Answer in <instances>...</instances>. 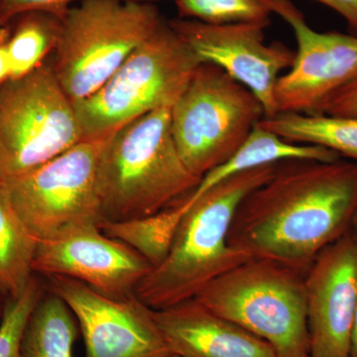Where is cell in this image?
<instances>
[{
	"label": "cell",
	"mask_w": 357,
	"mask_h": 357,
	"mask_svg": "<svg viewBox=\"0 0 357 357\" xmlns=\"http://www.w3.org/2000/svg\"><path fill=\"white\" fill-rule=\"evenodd\" d=\"M152 269L139 253L98 227H79L38 241L33 261L36 273L76 279L110 296L135 292Z\"/></svg>",
	"instance_id": "cell-14"
},
{
	"label": "cell",
	"mask_w": 357,
	"mask_h": 357,
	"mask_svg": "<svg viewBox=\"0 0 357 357\" xmlns=\"http://www.w3.org/2000/svg\"><path fill=\"white\" fill-rule=\"evenodd\" d=\"M271 8L290 26L298 46L275 89L278 114H319L333 93L357 77V36L316 31L290 0H271Z\"/></svg>",
	"instance_id": "cell-11"
},
{
	"label": "cell",
	"mask_w": 357,
	"mask_h": 357,
	"mask_svg": "<svg viewBox=\"0 0 357 357\" xmlns=\"http://www.w3.org/2000/svg\"><path fill=\"white\" fill-rule=\"evenodd\" d=\"M44 287L33 276L22 295L7 297L0 324V357L21 356V340L30 314L43 295Z\"/></svg>",
	"instance_id": "cell-23"
},
{
	"label": "cell",
	"mask_w": 357,
	"mask_h": 357,
	"mask_svg": "<svg viewBox=\"0 0 357 357\" xmlns=\"http://www.w3.org/2000/svg\"><path fill=\"white\" fill-rule=\"evenodd\" d=\"M105 138L81 141L31 172L3 181L14 210L37 241L105 222L98 167Z\"/></svg>",
	"instance_id": "cell-9"
},
{
	"label": "cell",
	"mask_w": 357,
	"mask_h": 357,
	"mask_svg": "<svg viewBox=\"0 0 357 357\" xmlns=\"http://www.w3.org/2000/svg\"><path fill=\"white\" fill-rule=\"evenodd\" d=\"M50 291L59 296L79 325L84 357H166L170 356L155 321L153 310L135 292L110 296L76 279L52 276Z\"/></svg>",
	"instance_id": "cell-10"
},
{
	"label": "cell",
	"mask_w": 357,
	"mask_h": 357,
	"mask_svg": "<svg viewBox=\"0 0 357 357\" xmlns=\"http://www.w3.org/2000/svg\"><path fill=\"white\" fill-rule=\"evenodd\" d=\"M164 23L151 1L82 0L70 6L51 60L70 100L96 93Z\"/></svg>",
	"instance_id": "cell-4"
},
{
	"label": "cell",
	"mask_w": 357,
	"mask_h": 357,
	"mask_svg": "<svg viewBox=\"0 0 357 357\" xmlns=\"http://www.w3.org/2000/svg\"><path fill=\"white\" fill-rule=\"evenodd\" d=\"M166 357H180V356H176V354H170V356H168Z\"/></svg>",
	"instance_id": "cell-30"
},
{
	"label": "cell",
	"mask_w": 357,
	"mask_h": 357,
	"mask_svg": "<svg viewBox=\"0 0 357 357\" xmlns=\"http://www.w3.org/2000/svg\"><path fill=\"white\" fill-rule=\"evenodd\" d=\"M178 18L208 24L270 22L271 0H176Z\"/></svg>",
	"instance_id": "cell-22"
},
{
	"label": "cell",
	"mask_w": 357,
	"mask_h": 357,
	"mask_svg": "<svg viewBox=\"0 0 357 357\" xmlns=\"http://www.w3.org/2000/svg\"><path fill=\"white\" fill-rule=\"evenodd\" d=\"M352 229H354L357 238V215L354 218V223H352ZM351 357H357V304L351 333Z\"/></svg>",
	"instance_id": "cell-28"
},
{
	"label": "cell",
	"mask_w": 357,
	"mask_h": 357,
	"mask_svg": "<svg viewBox=\"0 0 357 357\" xmlns=\"http://www.w3.org/2000/svg\"><path fill=\"white\" fill-rule=\"evenodd\" d=\"M79 1L82 0H0V27L10 24L17 16L29 11H48L64 16L70 6Z\"/></svg>",
	"instance_id": "cell-24"
},
{
	"label": "cell",
	"mask_w": 357,
	"mask_h": 357,
	"mask_svg": "<svg viewBox=\"0 0 357 357\" xmlns=\"http://www.w3.org/2000/svg\"><path fill=\"white\" fill-rule=\"evenodd\" d=\"M310 357H351L357 304L354 229L326 246L304 277Z\"/></svg>",
	"instance_id": "cell-13"
},
{
	"label": "cell",
	"mask_w": 357,
	"mask_h": 357,
	"mask_svg": "<svg viewBox=\"0 0 357 357\" xmlns=\"http://www.w3.org/2000/svg\"><path fill=\"white\" fill-rule=\"evenodd\" d=\"M183 199L165 210L123 222L105 220L100 225L105 236L126 243L145 258L152 268L165 261L187 211Z\"/></svg>",
	"instance_id": "cell-20"
},
{
	"label": "cell",
	"mask_w": 357,
	"mask_h": 357,
	"mask_svg": "<svg viewBox=\"0 0 357 357\" xmlns=\"http://www.w3.org/2000/svg\"><path fill=\"white\" fill-rule=\"evenodd\" d=\"M83 140L51 61L0 86V180L31 172Z\"/></svg>",
	"instance_id": "cell-8"
},
{
	"label": "cell",
	"mask_w": 357,
	"mask_h": 357,
	"mask_svg": "<svg viewBox=\"0 0 357 357\" xmlns=\"http://www.w3.org/2000/svg\"><path fill=\"white\" fill-rule=\"evenodd\" d=\"M305 273L280 263L248 259L194 298L273 347L278 357H309Z\"/></svg>",
	"instance_id": "cell-5"
},
{
	"label": "cell",
	"mask_w": 357,
	"mask_h": 357,
	"mask_svg": "<svg viewBox=\"0 0 357 357\" xmlns=\"http://www.w3.org/2000/svg\"><path fill=\"white\" fill-rule=\"evenodd\" d=\"M171 107L143 115L105 138L98 167L105 220L154 215L198 187L202 178L188 170L176 147Z\"/></svg>",
	"instance_id": "cell-3"
},
{
	"label": "cell",
	"mask_w": 357,
	"mask_h": 357,
	"mask_svg": "<svg viewBox=\"0 0 357 357\" xmlns=\"http://www.w3.org/2000/svg\"><path fill=\"white\" fill-rule=\"evenodd\" d=\"M64 301L50 291L34 307L21 340L22 357H73L79 328Z\"/></svg>",
	"instance_id": "cell-18"
},
{
	"label": "cell",
	"mask_w": 357,
	"mask_h": 357,
	"mask_svg": "<svg viewBox=\"0 0 357 357\" xmlns=\"http://www.w3.org/2000/svg\"><path fill=\"white\" fill-rule=\"evenodd\" d=\"M259 124L283 139L325 147L357 163V117L279 112Z\"/></svg>",
	"instance_id": "cell-17"
},
{
	"label": "cell",
	"mask_w": 357,
	"mask_h": 357,
	"mask_svg": "<svg viewBox=\"0 0 357 357\" xmlns=\"http://www.w3.org/2000/svg\"><path fill=\"white\" fill-rule=\"evenodd\" d=\"M278 163L237 174L184 203L188 208L165 261L140 281L135 294L152 310L194 299L225 272L250 259L232 248L229 232L239 204L273 175Z\"/></svg>",
	"instance_id": "cell-2"
},
{
	"label": "cell",
	"mask_w": 357,
	"mask_h": 357,
	"mask_svg": "<svg viewBox=\"0 0 357 357\" xmlns=\"http://www.w3.org/2000/svg\"><path fill=\"white\" fill-rule=\"evenodd\" d=\"M202 63L165 21L96 93L74 102L84 140L102 139L143 115L173 105Z\"/></svg>",
	"instance_id": "cell-6"
},
{
	"label": "cell",
	"mask_w": 357,
	"mask_h": 357,
	"mask_svg": "<svg viewBox=\"0 0 357 357\" xmlns=\"http://www.w3.org/2000/svg\"><path fill=\"white\" fill-rule=\"evenodd\" d=\"M357 163L288 160L239 204L229 243L250 259L306 273L314 258L351 229Z\"/></svg>",
	"instance_id": "cell-1"
},
{
	"label": "cell",
	"mask_w": 357,
	"mask_h": 357,
	"mask_svg": "<svg viewBox=\"0 0 357 357\" xmlns=\"http://www.w3.org/2000/svg\"><path fill=\"white\" fill-rule=\"evenodd\" d=\"M169 23L202 62L217 66L246 86L261 102L264 117L278 114L275 89L295 52L279 42H265L270 22L208 24L178 18Z\"/></svg>",
	"instance_id": "cell-12"
},
{
	"label": "cell",
	"mask_w": 357,
	"mask_h": 357,
	"mask_svg": "<svg viewBox=\"0 0 357 357\" xmlns=\"http://www.w3.org/2000/svg\"><path fill=\"white\" fill-rule=\"evenodd\" d=\"M153 316L169 351L180 357H278L264 340L196 299L153 310Z\"/></svg>",
	"instance_id": "cell-15"
},
{
	"label": "cell",
	"mask_w": 357,
	"mask_h": 357,
	"mask_svg": "<svg viewBox=\"0 0 357 357\" xmlns=\"http://www.w3.org/2000/svg\"><path fill=\"white\" fill-rule=\"evenodd\" d=\"M330 7L349 23L352 29L357 30V0H316Z\"/></svg>",
	"instance_id": "cell-26"
},
{
	"label": "cell",
	"mask_w": 357,
	"mask_h": 357,
	"mask_svg": "<svg viewBox=\"0 0 357 357\" xmlns=\"http://www.w3.org/2000/svg\"><path fill=\"white\" fill-rule=\"evenodd\" d=\"M310 357V356H309Z\"/></svg>",
	"instance_id": "cell-31"
},
{
	"label": "cell",
	"mask_w": 357,
	"mask_h": 357,
	"mask_svg": "<svg viewBox=\"0 0 357 357\" xmlns=\"http://www.w3.org/2000/svg\"><path fill=\"white\" fill-rule=\"evenodd\" d=\"M10 27L9 25L0 27V86L11 77L10 61H9L8 43Z\"/></svg>",
	"instance_id": "cell-27"
},
{
	"label": "cell",
	"mask_w": 357,
	"mask_h": 357,
	"mask_svg": "<svg viewBox=\"0 0 357 357\" xmlns=\"http://www.w3.org/2000/svg\"><path fill=\"white\" fill-rule=\"evenodd\" d=\"M340 158V155L337 152L325 147L298 144L283 139L258 122L238 149L227 161L206 174L198 187L185 197V201H195L225 178L260 167L273 165L288 160L332 162Z\"/></svg>",
	"instance_id": "cell-16"
},
{
	"label": "cell",
	"mask_w": 357,
	"mask_h": 357,
	"mask_svg": "<svg viewBox=\"0 0 357 357\" xmlns=\"http://www.w3.org/2000/svg\"><path fill=\"white\" fill-rule=\"evenodd\" d=\"M317 114L357 117V77L333 93Z\"/></svg>",
	"instance_id": "cell-25"
},
{
	"label": "cell",
	"mask_w": 357,
	"mask_h": 357,
	"mask_svg": "<svg viewBox=\"0 0 357 357\" xmlns=\"http://www.w3.org/2000/svg\"><path fill=\"white\" fill-rule=\"evenodd\" d=\"M7 49L11 77H24L46 62L60 38L63 16L48 11H29L17 16Z\"/></svg>",
	"instance_id": "cell-21"
},
{
	"label": "cell",
	"mask_w": 357,
	"mask_h": 357,
	"mask_svg": "<svg viewBox=\"0 0 357 357\" xmlns=\"http://www.w3.org/2000/svg\"><path fill=\"white\" fill-rule=\"evenodd\" d=\"M264 117L261 102L225 70L202 63L171 107V131L198 178L231 156Z\"/></svg>",
	"instance_id": "cell-7"
},
{
	"label": "cell",
	"mask_w": 357,
	"mask_h": 357,
	"mask_svg": "<svg viewBox=\"0 0 357 357\" xmlns=\"http://www.w3.org/2000/svg\"><path fill=\"white\" fill-rule=\"evenodd\" d=\"M0 296H6V295H4V294L2 293L1 291H0ZM6 297H7V296H6ZM6 302L2 303V304H0V324H1L2 317H3L4 307H6Z\"/></svg>",
	"instance_id": "cell-29"
},
{
	"label": "cell",
	"mask_w": 357,
	"mask_h": 357,
	"mask_svg": "<svg viewBox=\"0 0 357 357\" xmlns=\"http://www.w3.org/2000/svg\"><path fill=\"white\" fill-rule=\"evenodd\" d=\"M38 241L26 229L0 180V291L18 298L31 281Z\"/></svg>",
	"instance_id": "cell-19"
}]
</instances>
